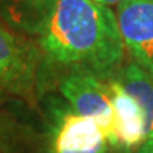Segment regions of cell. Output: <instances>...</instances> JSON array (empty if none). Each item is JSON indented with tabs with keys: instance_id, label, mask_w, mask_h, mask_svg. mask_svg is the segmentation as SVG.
<instances>
[{
	"instance_id": "obj_1",
	"label": "cell",
	"mask_w": 153,
	"mask_h": 153,
	"mask_svg": "<svg viewBox=\"0 0 153 153\" xmlns=\"http://www.w3.org/2000/svg\"><path fill=\"white\" fill-rule=\"evenodd\" d=\"M37 45L41 60L61 71H84L109 79L125 60V47L112 7L97 0H57Z\"/></svg>"
},
{
	"instance_id": "obj_2",
	"label": "cell",
	"mask_w": 153,
	"mask_h": 153,
	"mask_svg": "<svg viewBox=\"0 0 153 153\" xmlns=\"http://www.w3.org/2000/svg\"><path fill=\"white\" fill-rule=\"evenodd\" d=\"M48 153H111L102 129L72 109L65 101H53L47 109Z\"/></svg>"
},
{
	"instance_id": "obj_3",
	"label": "cell",
	"mask_w": 153,
	"mask_h": 153,
	"mask_svg": "<svg viewBox=\"0 0 153 153\" xmlns=\"http://www.w3.org/2000/svg\"><path fill=\"white\" fill-rule=\"evenodd\" d=\"M58 91L75 112L98 123L112 148H119L106 79L84 71L64 72L58 79Z\"/></svg>"
},
{
	"instance_id": "obj_4",
	"label": "cell",
	"mask_w": 153,
	"mask_h": 153,
	"mask_svg": "<svg viewBox=\"0 0 153 153\" xmlns=\"http://www.w3.org/2000/svg\"><path fill=\"white\" fill-rule=\"evenodd\" d=\"M40 61L37 44L0 23V92L28 98L36 85Z\"/></svg>"
},
{
	"instance_id": "obj_5",
	"label": "cell",
	"mask_w": 153,
	"mask_h": 153,
	"mask_svg": "<svg viewBox=\"0 0 153 153\" xmlns=\"http://www.w3.org/2000/svg\"><path fill=\"white\" fill-rule=\"evenodd\" d=\"M115 16L125 51L153 76V0H120Z\"/></svg>"
},
{
	"instance_id": "obj_6",
	"label": "cell",
	"mask_w": 153,
	"mask_h": 153,
	"mask_svg": "<svg viewBox=\"0 0 153 153\" xmlns=\"http://www.w3.org/2000/svg\"><path fill=\"white\" fill-rule=\"evenodd\" d=\"M106 84L114 106L115 131L119 148L128 150L140 148L146 142V129L142 111L136 99L115 78L106 79Z\"/></svg>"
},
{
	"instance_id": "obj_7",
	"label": "cell",
	"mask_w": 153,
	"mask_h": 153,
	"mask_svg": "<svg viewBox=\"0 0 153 153\" xmlns=\"http://www.w3.org/2000/svg\"><path fill=\"white\" fill-rule=\"evenodd\" d=\"M57 0H0V17L14 31L37 37Z\"/></svg>"
},
{
	"instance_id": "obj_8",
	"label": "cell",
	"mask_w": 153,
	"mask_h": 153,
	"mask_svg": "<svg viewBox=\"0 0 153 153\" xmlns=\"http://www.w3.org/2000/svg\"><path fill=\"white\" fill-rule=\"evenodd\" d=\"M115 78L133 98L142 111L146 129V142L153 143V76L135 62L123 64Z\"/></svg>"
},
{
	"instance_id": "obj_9",
	"label": "cell",
	"mask_w": 153,
	"mask_h": 153,
	"mask_svg": "<svg viewBox=\"0 0 153 153\" xmlns=\"http://www.w3.org/2000/svg\"><path fill=\"white\" fill-rule=\"evenodd\" d=\"M10 129L6 126V123L0 119V148H4L6 143L9 142V137H10Z\"/></svg>"
},
{
	"instance_id": "obj_10",
	"label": "cell",
	"mask_w": 153,
	"mask_h": 153,
	"mask_svg": "<svg viewBox=\"0 0 153 153\" xmlns=\"http://www.w3.org/2000/svg\"><path fill=\"white\" fill-rule=\"evenodd\" d=\"M139 153H153V143H143L139 148Z\"/></svg>"
},
{
	"instance_id": "obj_11",
	"label": "cell",
	"mask_w": 153,
	"mask_h": 153,
	"mask_svg": "<svg viewBox=\"0 0 153 153\" xmlns=\"http://www.w3.org/2000/svg\"><path fill=\"white\" fill-rule=\"evenodd\" d=\"M97 1L102 3V4H105V6H109V7H112V6H116V4H118L120 0H97Z\"/></svg>"
},
{
	"instance_id": "obj_12",
	"label": "cell",
	"mask_w": 153,
	"mask_h": 153,
	"mask_svg": "<svg viewBox=\"0 0 153 153\" xmlns=\"http://www.w3.org/2000/svg\"><path fill=\"white\" fill-rule=\"evenodd\" d=\"M1 97H3V94L0 92V102H1Z\"/></svg>"
}]
</instances>
